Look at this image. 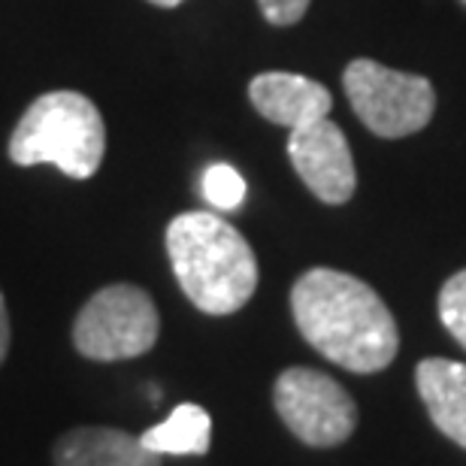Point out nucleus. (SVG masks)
<instances>
[{
  "instance_id": "obj_6",
  "label": "nucleus",
  "mask_w": 466,
  "mask_h": 466,
  "mask_svg": "<svg viewBox=\"0 0 466 466\" xmlns=\"http://www.w3.org/2000/svg\"><path fill=\"white\" fill-rule=\"evenodd\" d=\"M276 412L297 440L312 449H330L346 442L358 424V406L349 390L328 372L291 367L276 379Z\"/></svg>"
},
{
  "instance_id": "obj_8",
  "label": "nucleus",
  "mask_w": 466,
  "mask_h": 466,
  "mask_svg": "<svg viewBox=\"0 0 466 466\" xmlns=\"http://www.w3.org/2000/svg\"><path fill=\"white\" fill-rule=\"evenodd\" d=\"M251 106L273 125L297 130L309 121L328 118L333 97L330 91L315 79L300 73H260L248 82Z\"/></svg>"
},
{
  "instance_id": "obj_10",
  "label": "nucleus",
  "mask_w": 466,
  "mask_h": 466,
  "mask_svg": "<svg viewBox=\"0 0 466 466\" xmlns=\"http://www.w3.org/2000/svg\"><path fill=\"white\" fill-rule=\"evenodd\" d=\"M415 381L433 424L466 449V363L427 358L418 363Z\"/></svg>"
},
{
  "instance_id": "obj_13",
  "label": "nucleus",
  "mask_w": 466,
  "mask_h": 466,
  "mask_svg": "<svg viewBox=\"0 0 466 466\" xmlns=\"http://www.w3.org/2000/svg\"><path fill=\"white\" fill-rule=\"evenodd\" d=\"M440 319L445 330L466 349V269L454 273L440 291Z\"/></svg>"
},
{
  "instance_id": "obj_11",
  "label": "nucleus",
  "mask_w": 466,
  "mask_h": 466,
  "mask_svg": "<svg viewBox=\"0 0 466 466\" xmlns=\"http://www.w3.org/2000/svg\"><path fill=\"white\" fill-rule=\"evenodd\" d=\"M139 440L161 458L164 454H207L212 442V418L198 403H182L173 409L167 421L148 427Z\"/></svg>"
},
{
  "instance_id": "obj_16",
  "label": "nucleus",
  "mask_w": 466,
  "mask_h": 466,
  "mask_svg": "<svg viewBox=\"0 0 466 466\" xmlns=\"http://www.w3.org/2000/svg\"><path fill=\"white\" fill-rule=\"evenodd\" d=\"M148 4H155V6H179V4H185V0H148Z\"/></svg>"
},
{
  "instance_id": "obj_1",
  "label": "nucleus",
  "mask_w": 466,
  "mask_h": 466,
  "mask_svg": "<svg viewBox=\"0 0 466 466\" xmlns=\"http://www.w3.org/2000/svg\"><path fill=\"white\" fill-rule=\"evenodd\" d=\"M297 330L349 372H379L397 358L400 337L385 300L358 276L315 267L291 288Z\"/></svg>"
},
{
  "instance_id": "obj_2",
  "label": "nucleus",
  "mask_w": 466,
  "mask_h": 466,
  "mask_svg": "<svg viewBox=\"0 0 466 466\" xmlns=\"http://www.w3.org/2000/svg\"><path fill=\"white\" fill-rule=\"evenodd\" d=\"M167 255L185 297L207 315L239 312L258 288V258L216 212H182L167 225Z\"/></svg>"
},
{
  "instance_id": "obj_4",
  "label": "nucleus",
  "mask_w": 466,
  "mask_h": 466,
  "mask_svg": "<svg viewBox=\"0 0 466 466\" xmlns=\"http://www.w3.org/2000/svg\"><path fill=\"white\" fill-rule=\"evenodd\" d=\"M349 104L376 137L397 139L427 127L436 109L433 82L418 73H400L385 64L358 58L342 73Z\"/></svg>"
},
{
  "instance_id": "obj_7",
  "label": "nucleus",
  "mask_w": 466,
  "mask_h": 466,
  "mask_svg": "<svg viewBox=\"0 0 466 466\" xmlns=\"http://www.w3.org/2000/svg\"><path fill=\"white\" fill-rule=\"evenodd\" d=\"M288 155H291L297 176L321 203L339 207V203L351 200L354 188H358L354 157L346 134L330 118L309 121V125L291 130Z\"/></svg>"
},
{
  "instance_id": "obj_15",
  "label": "nucleus",
  "mask_w": 466,
  "mask_h": 466,
  "mask_svg": "<svg viewBox=\"0 0 466 466\" xmlns=\"http://www.w3.org/2000/svg\"><path fill=\"white\" fill-rule=\"evenodd\" d=\"M6 351H9V315H6L4 294H0V363L6 360Z\"/></svg>"
},
{
  "instance_id": "obj_14",
  "label": "nucleus",
  "mask_w": 466,
  "mask_h": 466,
  "mask_svg": "<svg viewBox=\"0 0 466 466\" xmlns=\"http://www.w3.org/2000/svg\"><path fill=\"white\" fill-rule=\"evenodd\" d=\"M258 6L269 25L288 27V25H297L306 15L309 0H258Z\"/></svg>"
},
{
  "instance_id": "obj_5",
  "label": "nucleus",
  "mask_w": 466,
  "mask_h": 466,
  "mask_svg": "<svg viewBox=\"0 0 466 466\" xmlns=\"http://www.w3.org/2000/svg\"><path fill=\"white\" fill-rule=\"evenodd\" d=\"M161 330L157 309L143 288L106 285L82 306L73 324V346L91 360H130L152 351Z\"/></svg>"
},
{
  "instance_id": "obj_12",
  "label": "nucleus",
  "mask_w": 466,
  "mask_h": 466,
  "mask_svg": "<svg viewBox=\"0 0 466 466\" xmlns=\"http://www.w3.org/2000/svg\"><path fill=\"white\" fill-rule=\"evenodd\" d=\"M203 198L212 209L218 212H233L246 200V179L233 170L230 164H212L200 179Z\"/></svg>"
},
{
  "instance_id": "obj_3",
  "label": "nucleus",
  "mask_w": 466,
  "mask_h": 466,
  "mask_svg": "<svg viewBox=\"0 0 466 466\" xmlns=\"http://www.w3.org/2000/svg\"><path fill=\"white\" fill-rule=\"evenodd\" d=\"M106 152L100 109L79 91L40 95L9 137V157L18 167L52 164L70 179H91Z\"/></svg>"
},
{
  "instance_id": "obj_9",
  "label": "nucleus",
  "mask_w": 466,
  "mask_h": 466,
  "mask_svg": "<svg viewBox=\"0 0 466 466\" xmlns=\"http://www.w3.org/2000/svg\"><path fill=\"white\" fill-rule=\"evenodd\" d=\"M55 466H161V454L148 451L139 436L116 427H76L52 449Z\"/></svg>"
}]
</instances>
